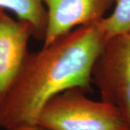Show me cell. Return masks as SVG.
<instances>
[{
  "mask_svg": "<svg viewBox=\"0 0 130 130\" xmlns=\"http://www.w3.org/2000/svg\"><path fill=\"white\" fill-rule=\"evenodd\" d=\"M100 20L72 30L39 51L29 52L0 100V130L36 124L51 98L71 88L91 91L94 63L106 42Z\"/></svg>",
  "mask_w": 130,
  "mask_h": 130,
  "instance_id": "obj_1",
  "label": "cell"
},
{
  "mask_svg": "<svg viewBox=\"0 0 130 130\" xmlns=\"http://www.w3.org/2000/svg\"><path fill=\"white\" fill-rule=\"evenodd\" d=\"M71 88L46 103L36 124L48 130H129L121 112L110 103L94 101Z\"/></svg>",
  "mask_w": 130,
  "mask_h": 130,
  "instance_id": "obj_2",
  "label": "cell"
},
{
  "mask_svg": "<svg viewBox=\"0 0 130 130\" xmlns=\"http://www.w3.org/2000/svg\"><path fill=\"white\" fill-rule=\"evenodd\" d=\"M91 83L101 100L119 110L130 130V32L106 41L93 65Z\"/></svg>",
  "mask_w": 130,
  "mask_h": 130,
  "instance_id": "obj_3",
  "label": "cell"
},
{
  "mask_svg": "<svg viewBox=\"0 0 130 130\" xmlns=\"http://www.w3.org/2000/svg\"><path fill=\"white\" fill-rule=\"evenodd\" d=\"M47 24L43 45L47 46L77 27L105 17L115 0H43Z\"/></svg>",
  "mask_w": 130,
  "mask_h": 130,
  "instance_id": "obj_4",
  "label": "cell"
},
{
  "mask_svg": "<svg viewBox=\"0 0 130 130\" xmlns=\"http://www.w3.org/2000/svg\"><path fill=\"white\" fill-rule=\"evenodd\" d=\"M31 37L33 28L29 23L14 20L5 10L0 12V100L23 66Z\"/></svg>",
  "mask_w": 130,
  "mask_h": 130,
  "instance_id": "obj_5",
  "label": "cell"
},
{
  "mask_svg": "<svg viewBox=\"0 0 130 130\" xmlns=\"http://www.w3.org/2000/svg\"><path fill=\"white\" fill-rule=\"evenodd\" d=\"M0 8L9 9L19 20L29 23L33 28L32 38L43 42L47 24L43 0H0Z\"/></svg>",
  "mask_w": 130,
  "mask_h": 130,
  "instance_id": "obj_6",
  "label": "cell"
},
{
  "mask_svg": "<svg viewBox=\"0 0 130 130\" xmlns=\"http://www.w3.org/2000/svg\"><path fill=\"white\" fill-rule=\"evenodd\" d=\"M115 2L111 14L100 20L106 40L130 32V0H115Z\"/></svg>",
  "mask_w": 130,
  "mask_h": 130,
  "instance_id": "obj_7",
  "label": "cell"
},
{
  "mask_svg": "<svg viewBox=\"0 0 130 130\" xmlns=\"http://www.w3.org/2000/svg\"><path fill=\"white\" fill-rule=\"evenodd\" d=\"M14 130H48L44 128V127H42L41 126H39L38 124H31V125H25L22 126H20L18 127L16 129H14Z\"/></svg>",
  "mask_w": 130,
  "mask_h": 130,
  "instance_id": "obj_8",
  "label": "cell"
},
{
  "mask_svg": "<svg viewBox=\"0 0 130 130\" xmlns=\"http://www.w3.org/2000/svg\"><path fill=\"white\" fill-rule=\"evenodd\" d=\"M2 10H5V9H2V8H0V12H2Z\"/></svg>",
  "mask_w": 130,
  "mask_h": 130,
  "instance_id": "obj_9",
  "label": "cell"
}]
</instances>
